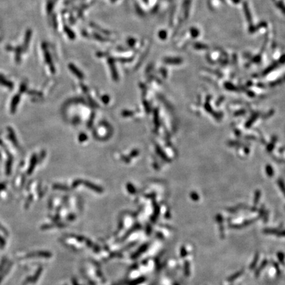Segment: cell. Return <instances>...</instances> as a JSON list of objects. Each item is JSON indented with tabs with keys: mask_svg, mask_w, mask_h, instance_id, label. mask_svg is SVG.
Returning <instances> with one entry per match:
<instances>
[{
	"mask_svg": "<svg viewBox=\"0 0 285 285\" xmlns=\"http://www.w3.org/2000/svg\"><path fill=\"white\" fill-rule=\"evenodd\" d=\"M259 259H260V254H259L258 253H256L255 256H254V258H253V261H252L250 266H249V269L253 270V269L255 267L257 263H258V262Z\"/></svg>",
	"mask_w": 285,
	"mask_h": 285,
	"instance_id": "5",
	"label": "cell"
},
{
	"mask_svg": "<svg viewBox=\"0 0 285 285\" xmlns=\"http://www.w3.org/2000/svg\"><path fill=\"white\" fill-rule=\"evenodd\" d=\"M274 266H275V267L276 268V270H277V274H278V275H279V274H280V273H281V271H280V269H279V265H278L277 263H274Z\"/></svg>",
	"mask_w": 285,
	"mask_h": 285,
	"instance_id": "12",
	"label": "cell"
},
{
	"mask_svg": "<svg viewBox=\"0 0 285 285\" xmlns=\"http://www.w3.org/2000/svg\"><path fill=\"white\" fill-rule=\"evenodd\" d=\"M277 258L279 259V261L280 263H281L282 264H284V254L282 253L281 251H279L277 253Z\"/></svg>",
	"mask_w": 285,
	"mask_h": 285,
	"instance_id": "9",
	"label": "cell"
},
{
	"mask_svg": "<svg viewBox=\"0 0 285 285\" xmlns=\"http://www.w3.org/2000/svg\"><path fill=\"white\" fill-rule=\"evenodd\" d=\"M184 268H185L184 272H185V276L188 277V276H189V275H190V263H189V262H188V261H185V265H184Z\"/></svg>",
	"mask_w": 285,
	"mask_h": 285,
	"instance_id": "8",
	"label": "cell"
},
{
	"mask_svg": "<svg viewBox=\"0 0 285 285\" xmlns=\"http://www.w3.org/2000/svg\"><path fill=\"white\" fill-rule=\"evenodd\" d=\"M30 36H31V31H30V30H27V32H26L24 44H23V46L22 47L23 49V51L24 52H25L26 50H27L28 46H29V44Z\"/></svg>",
	"mask_w": 285,
	"mask_h": 285,
	"instance_id": "1",
	"label": "cell"
},
{
	"mask_svg": "<svg viewBox=\"0 0 285 285\" xmlns=\"http://www.w3.org/2000/svg\"><path fill=\"white\" fill-rule=\"evenodd\" d=\"M186 255H187V251H186L185 248H182L181 249V257L183 258L186 256Z\"/></svg>",
	"mask_w": 285,
	"mask_h": 285,
	"instance_id": "10",
	"label": "cell"
},
{
	"mask_svg": "<svg viewBox=\"0 0 285 285\" xmlns=\"http://www.w3.org/2000/svg\"><path fill=\"white\" fill-rule=\"evenodd\" d=\"M0 84H2V85L7 86L8 87H9V88H11L13 87V84L11 82L7 81L6 79H5L4 77L1 76V75H0Z\"/></svg>",
	"mask_w": 285,
	"mask_h": 285,
	"instance_id": "7",
	"label": "cell"
},
{
	"mask_svg": "<svg viewBox=\"0 0 285 285\" xmlns=\"http://www.w3.org/2000/svg\"><path fill=\"white\" fill-rule=\"evenodd\" d=\"M256 219H252V220H247L246 222H244V223L241 224V225H230L229 227L231 228H234V229H240V228H242L246 226H248L249 225H251L253 223H254V221H255Z\"/></svg>",
	"mask_w": 285,
	"mask_h": 285,
	"instance_id": "2",
	"label": "cell"
},
{
	"mask_svg": "<svg viewBox=\"0 0 285 285\" xmlns=\"http://www.w3.org/2000/svg\"><path fill=\"white\" fill-rule=\"evenodd\" d=\"M279 232L278 228H265L263 230V233L266 234H277Z\"/></svg>",
	"mask_w": 285,
	"mask_h": 285,
	"instance_id": "6",
	"label": "cell"
},
{
	"mask_svg": "<svg viewBox=\"0 0 285 285\" xmlns=\"http://www.w3.org/2000/svg\"><path fill=\"white\" fill-rule=\"evenodd\" d=\"M216 220H217V222L218 223V224H223V217L221 216H218L217 217H216Z\"/></svg>",
	"mask_w": 285,
	"mask_h": 285,
	"instance_id": "13",
	"label": "cell"
},
{
	"mask_svg": "<svg viewBox=\"0 0 285 285\" xmlns=\"http://www.w3.org/2000/svg\"><path fill=\"white\" fill-rule=\"evenodd\" d=\"M267 263H268V261L267 260H264V261H262V263H261V265L260 267H258V269L256 270V271H255V277H258L259 276H260V273L262 271V270L264 269L265 267H266V265H267Z\"/></svg>",
	"mask_w": 285,
	"mask_h": 285,
	"instance_id": "4",
	"label": "cell"
},
{
	"mask_svg": "<svg viewBox=\"0 0 285 285\" xmlns=\"http://www.w3.org/2000/svg\"><path fill=\"white\" fill-rule=\"evenodd\" d=\"M277 236H279V237L285 236V230H283V231H281V232H279L277 234Z\"/></svg>",
	"mask_w": 285,
	"mask_h": 285,
	"instance_id": "11",
	"label": "cell"
},
{
	"mask_svg": "<svg viewBox=\"0 0 285 285\" xmlns=\"http://www.w3.org/2000/svg\"><path fill=\"white\" fill-rule=\"evenodd\" d=\"M244 273V269H242L241 270L238 271V272L235 273L234 275H232L230 277H228V279H227V281L228 282H233V281H234L236 279H238V278H239L240 276H242V275H243Z\"/></svg>",
	"mask_w": 285,
	"mask_h": 285,
	"instance_id": "3",
	"label": "cell"
}]
</instances>
